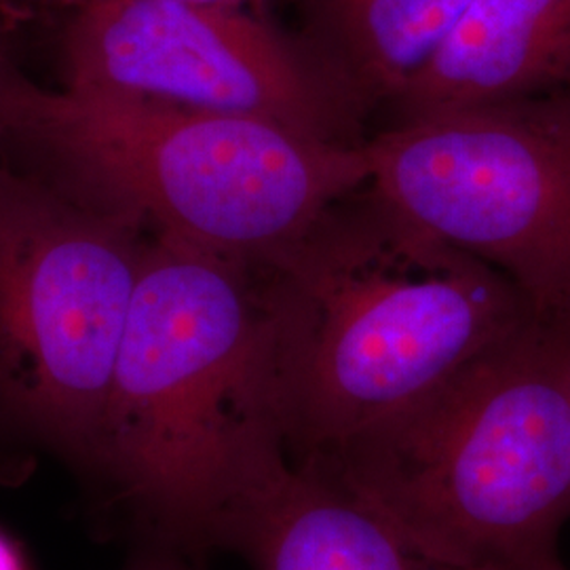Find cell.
Wrapping results in <instances>:
<instances>
[{
  "label": "cell",
  "mask_w": 570,
  "mask_h": 570,
  "mask_svg": "<svg viewBox=\"0 0 570 570\" xmlns=\"http://www.w3.org/2000/svg\"><path fill=\"white\" fill-rule=\"evenodd\" d=\"M45 2H49L51 7H56V9H60L61 13H66V11L79 9L82 4H87L89 0H45Z\"/></svg>",
  "instance_id": "15"
},
{
  "label": "cell",
  "mask_w": 570,
  "mask_h": 570,
  "mask_svg": "<svg viewBox=\"0 0 570 570\" xmlns=\"http://www.w3.org/2000/svg\"><path fill=\"white\" fill-rule=\"evenodd\" d=\"M61 89L284 122L360 144L366 115L268 11L183 0H89L58 32Z\"/></svg>",
  "instance_id": "7"
},
{
  "label": "cell",
  "mask_w": 570,
  "mask_h": 570,
  "mask_svg": "<svg viewBox=\"0 0 570 570\" xmlns=\"http://www.w3.org/2000/svg\"><path fill=\"white\" fill-rule=\"evenodd\" d=\"M306 49L367 112L393 104L449 41L471 0H292Z\"/></svg>",
  "instance_id": "10"
},
{
  "label": "cell",
  "mask_w": 570,
  "mask_h": 570,
  "mask_svg": "<svg viewBox=\"0 0 570 570\" xmlns=\"http://www.w3.org/2000/svg\"><path fill=\"white\" fill-rule=\"evenodd\" d=\"M35 81L23 72L11 28L0 11V153L9 140L26 94Z\"/></svg>",
  "instance_id": "11"
},
{
  "label": "cell",
  "mask_w": 570,
  "mask_h": 570,
  "mask_svg": "<svg viewBox=\"0 0 570 570\" xmlns=\"http://www.w3.org/2000/svg\"><path fill=\"white\" fill-rule=\"evenodd\" d=\"M91 469L164 550H226L292 469L258 266L153 235Z\"/></svg>",
  "instance_id": "1"
},
{
  "label": "cell",
  "mask_w": 570,
  "mask_h": 570,
  "mask_svg": "<svg viewBox=\"0 0 570 570\" xmlns=\"http://www.w3.org/2000/svg\"><path fill=\"white\" fill-rule=\"evenodd\" d=\"M127 570H190L176 553L169 551H155L138 558L131 569Z\"/></svg>",
  "instance_id": "12"
},
{
  "label": "cell",
  "mask_w": 570,
  "mask_h": 570,
  "mask_svg": "<svg viewBox=\"0 0 570 570\" xmlns=\"http://www.w3.org/2000/svg\"><path fill=\"white\" fill-rule=\"evenodd\" d=\"M0 155L153 235L244 263L294 242L370 180L366 140L37 82Z\"/></svg>",
  "instance_id": "4"
},
{
  "label": "cell",
  "mask_w": 570,
  "mask_h": 570,
  "mask_svg": "<svg viewBox=\"0 0 570 570\" xmlns=\"http://www.w3.org/2000/svg\"><path fill=\"white\" fill-rule=\"evenodd\" d=\"M0 570H30L16 543L0 532Z\"/></svg>",
  "instance_id": "13"
},
{
  "label": "cell",
  "mask_w": 570,
  "mask_h": 570,
  "mask_svg": "<svg viewBox=\"0 0 570 570\" xmlns=\"http://www.w3.org/2000/svg\"><path fill=\"white\" fill-rule=\"evenodd\" d=\"M150 230L0 164V425L91 468Z\"/></svg>",
  "instance_id": "5"
},
{
  "label": "cell",
  "mask_w": 570,
  "mask_h": 570,
  "mask_svg": "<svg viewBox=\"0 0 570 570\" xmlns=\"http://www.w3.org/2000/svg\"><path fill=\"white\" fill-rule=\"evenodd\" d=\"M226 550L244 556L252 570H473L435 558L308 465H292L245 513Z\"/></svg>",
  "instance_id": "9"
},
{
  "label": "cell",
  "mask_w": 570,
  "mask_h": 570,
  "mask_svg": "<svg viewBox=\"0 0 570 570\" xmlns=\"http://www.w3.org/2000/svg\"><path fill=\"white\" fill-rule=\"evenodd\" d=\"M294 465L473 570H567L570 320L532 313L410 406Z\"/></svg>",
  "instance_id": "3"
},
{
  "label": "cell",
  "mask_w": 570,
  "mask_h": 570,
  "mask_svg": "<svg viewBox=\"0 0 570 570\" xmlns=\"http://www.w3.org/2000/svg\"><path fill=\"white\" fill-rule=\"evenodd\" d=\"M252 265L277 327L292 465L410 406L534 313L370 184Z\"/></svg>",
  "instance_id": "2"
},
{
  "label": "cell",
  "mask_w": 570,
  "mask_h": 570,
  "mask_svg": "<svg viewBox=\"0 0 570 570\" xmlns=\"http://www.w3.org/2000/svg\"><path fill=\"white\" fill-rule=\"evenodd\" d=\"M570 87V0H471L449 41L393 100L397 119Z\"/></svg>",
  "instance_id": "8"
},
{
  "label": "cell",
  "mask_w": 570,
  "mask_h": 570,
  "mask_svg": "<svg viewBox=\"0 0 570 570\" xmlns=\"http://www.w3.org/2000/svg\"><path fill=\"white\" fill-rule=\"evenodd\" d=\"M193 4H207V7H237V9H263L266 11L265 0H183Z\"/></svg>",
  "instance_id": "14"
},
{
  "label": "cell",
  "mask_w": 570,
  "mask_h": 570,
  "mask_svg": "<svg viewBox=\"0 0 570 570\" xmlns=\"http://www.w3.org/2000/svg\"><path fill=\"white\" fill-rule=\"evenodd\" d=\"M366 150L385 202L570 320V87L397 119Z\"/></svg>",
  "instance_id": "6"
}]
</instances>
